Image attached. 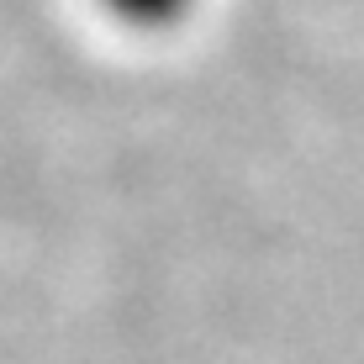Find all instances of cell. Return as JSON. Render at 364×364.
<instances>
[{"instance_id": "6da1fadb", "label": "cell", "mask_w": 364, "mask_h": 364, "mask_svg": "<svg viewBox=\"0 0 364 364\" xmlns=\"http://www.w3.org/2000/svg\"><path fill=\"white\" fill-rule=\"evenodd\" d=\"M100 6L132 32H164V27H180L191 16L196 0H100Z\"/></svg>"}]
</instances>
